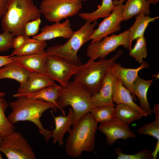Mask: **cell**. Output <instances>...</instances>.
<instances>
[{"label":"cell","instance_id":"6da1fadb","mask_svg":"<svg viewBox=\"0 0 159 159\" xmlns=\"http://www.w3.org/2000/svg\"><path fill=\"white\" fill-rule=\"evenodd\" d=\"M8 105L12 109L7 117L10 122L14 125L19 121H30L37 126L40 133L47 143L51 138L52 130L44 128L40 120L42 114L48 109L56 110L58 107L55 105L40 99H32L19 97Z\"/></svg>","mask_w":159,"mask_h":159},{"label":"cell","instance_id":"7a4b0ae2","mask_svg":"<svg viewBox=\"0 0 159 159\" xmlns=\"http://www.w3.org/2000/svg\"><path fill=\"white\" fill-rule=\"evenodd\" d=\"M98 123L90 112L78 120L69 132L66 140L65 149L67 155L76 158L83 152H90L94 150Z\"/></svg>","mask_w":159,"mask_h":159},{"label":"cell","instance_id":"3957f363","mask_svg":"<svg viewBox=\"0 0 159 159\" xmlns=\"http://www.w3.org/2000/svg\"><path fill=\"white\" fill-rule=\"evenodd\" d=\"M41 14L33 0H8L7 11L2 17V30L14 37L24 34L26 24L40 18Z\"/></svg>","mask_w":159,"mask_h":159},{"label":"cell","instance_id":"277c9868","mask_svg":"<svg viewBox=\"0 0 159 159\" xmlns=\"http://www.w3.org/2000/svg\"><path fill=\"white\" fill-rule=\"evenodd\" d=\"M92 95L82 85L74 81H69L66 85L61 86L59 90V108L63 115L65 116L63 109L67 106L71 107L75 116L74 126L81 117L90 112L92 108Z\"/></svg>","mask_w":159,"mask_h":159},{"label":"cell","instance_id":"5b68a950","mask_svg":"<svg viewBox=\"0 0 159 159\" xmlns=\"http://www.w3.org/2000/svg\"><path fill=\"white\" fill-rule=\"evenodd\" d=\"M122 53V51L119 50L112 58L100 59L97 62L90 58L86 63L79 66L73 81L83 85L92 95L95 94L109 67Z\"/></svg>","mask_w":159,"mask_h":159},{"label":"cell","instance_id":"8992f818","mask_svg":"<svg viewBox=\"0 0 159 159\" xmlns=\"http://www.w3.org/2000/svg\"><path fill=\"white\" fill-rule=\"evenodd\" d=\"M97 20L93 23L86 21L78 30L74 31L68 40L63 44H56L48 48L46 51L48 55L61 57L78 65L82 64L77 53L81 47L90 40V37L97 24Z\"/></svg>","mask_w":159,"mask_h":159},{"label":"cell","instance_id":"52a82bcc","mask_svg":"<svg viewBox=\"0 0 159 159\" xmlns=\"http://www.w3.org/2000/svg\"><path fill=\"white\" fill-rule=\"evenodd\" d=\"M82 7L81 0H44L39 9L47 20L55 22L77 14Z\"/></svg>","mask_w":159,"mask_h":159},{"label":"cell","instance_id":"ba28073f","mask_svg":"<svg viewBox=\"0 0 159 159\" xmlns=\"http://www.w3.org/2000/svg\"><path fill=\"white\" fill-rule=\"evenodd\" d=\"M120 46L129 50L131 49L128 30L117 35L106 36L99 42H91L87 47L86 54L94 60L98 58L104 59Z\"/></svg>","mask_w":159,"mask_h":159},{"label":"cell","instance_id":"9c48e42d","mask_svg":"<svg viewBox=\"0 0 159 159\" xmlns=\"http://www.w3.org/2000/svg\"><path fill=\"white\" fill-rule=\"evenodd\" d=\"M0 150L8 159H35V153L27 140L14 131L4 137L0 143Z\"/></svg>","mask_w":159,"mask_h":159},{"label":"cell","instance_id":"30bf717a","mask_svg":"<svg viewBox=\"0 0 159 159\" xmlns=\"http://www.w3.org/2000/svg\"><path fill=\"white\" fill-rule=\"evenodd\" d=\"M79 66L61 57L48 55L47 75L59 82L61 86H64L68 83L71 77L75 74Z\"/></svg>","mask_w":159,"mask_h":159},{"label":"cell","instance_id":"8fae6325","mask_svg":"<svg viewBox=\"0 0 159 159\" xmlns=\"http://www.w3.org/2000/svg\"><path fill=\"white\" fill-rule=\"evenodd\" d=\"M114 5L115 6L110 15L105 18L97 28L94 30L90 37L92 42L100 41L105 37L120 30L125 5L122 4Z\"/></svg>","mask_w":159,"mask_h":159},{"label":"cell","instance_id":"7c38bea8","mask_svg":"<svg viewBox=\"0 0 159 159\" xmlns=\"http://www.w3.org/2000/svg\"><path fill=\"white\" fill-rule=\"evenodd\" d=\"M98 129L105 135L106 143L110 146L117 140H126L135 137L129 125L115 117L110 121L100 123Z\"/></svg>","mask_w":159,"mask_h":159},{"label":"cell","instance_id":"4fadbf2b","mask_svg":"<svg viewBox=\"0 0 159 159\" xmlns=\"http://www.w3.org/2000/svg\"><path fill=\"white\" fill-rule=\"evenodd\" d=\"M117 78L111 65L98 91L92 95V108L106 105H115L113 100V93L115 82Z\"/></svg>","mask_w":159,"mask_h":159},{"label":"cell","instance_id":"5bb4252c","mask_svg":"<svg viewBox=\"0 0 159 159\" xmlns=\"http://www.w3.org/2000/svg\"><path fill=\"white\" fill-rule=\"evenodd\" d=\"M56 85L54 81L46 74L30 73L27 80L20 85L17 93L13 96L18 98L23 95L35 92L47 87Z\"/></svg>","mask_w":159,"mask_h":159},{"label":"cell","instance_id":"9a60e30c","mask_svg":"<svg viewBox=\"0 0 159 159\" xmlns=\"http://www.w3.org/2000/svg\"><path fill=\"white\" fill-rule=\"evenodd\" d=\"M48 55L44 51L33 54L12 56L13 61L30 73L47 74Z\"/></svg>","mask_w":159,"mask_h":159},{"label":"cell","instance_id":"2e32d148","mask_svg":"<svg viewBox=\"0 0 159 159\" xmlns=\"http://www.w3.org/2000/svg\"><path fill=\"white\" fill-rule=\"evenodd\" d=\"M73 32L70 21L67 19L62 23L57 22L51 25L45 26L41 29V32L33 36L32 38L43 41L58 37L69 39Z\"/></svg>","mask_w":159,"mask_h":159},{"label":"cell","instance_id":"e0dca14e","mask_svg":"<svg viewBox=\"0 0 159 159\" xmlns=\"http://www.w3.org/2000/svg\"><path fill=\"white\" fill-rule=\"evenodd\" d=\"M149 63L144 61L140 66L136 68H129L121 66L119 63L113 62L111 67L114 70L117 77L122 82L123 85L131 92L135 101L137 100L133 91L134 83L138 76L140 71L149 67Z\"/></svg>","mask_w":159,"mask_h":159},{"label":"cell","instance_id":"ac0fdd59","mask_svg":"<svg viewBox=\"0 0 159 159\" xmlns=\"http://www.w3.org/2000/svg\"><path fill=\"white\" fill-rule=\"evenodd\" d=\"M54 118L55 127L52 132V142L55 144L57 142L61 146L64 144L63 138L65 134L71 130V126L74 125L75 116L73 111L71 108L69 109L67 116H58L55 117L52 114Z\"/></svg>","mask_w":159,"mask_h":159},{"label":"cell","instance_id":"d6986e66","mask_svg":"<svg viewBox=\"0 0 159 159\" xmlns=\"http://www.w3.org/2000/svg\"><path fill=\"white\" fill-rule=\"evenodd\" d=\"M130 91L123 85L122 81L117 78L115 81L113 93V100L117 104L128 105L138 111L143 116L147 117V113L135 102Z\"/></svg>","mask_w":159,"mask_h":159},{"label":"cell","instance_id":"ffe728a7","mask_svg":"<svg viewBox=\"0 0 159 159\" xmlns=\"http://www.w3.org/2000/svg\"><path fill=\"white\" fill-rule=\"evenodd\" d=\"M153 81V79L145 80L138 76L133 86L134 94L139 100L140 106L149 115H152V110L148 102L147 92Z\"/></svg>","mask_w":159,"mask_h":159},{"label":"cell","instance_id":"44dd1931","mask_svg":"<svg viewBox=\"0 0 159 159\" xmlns=\"http://www.w3.org/2000/svg\"><path fill=\"white\" fill-rule=\"evenodd\" d=\"M30 72L13 61L0 68V80L9 78L16 80L20 84L24 83Z\"/></svg>","mask_w":159,"mask_h":159},{"label":"cell","instance_id":"7402d4cb","mask_svg":"<svg viewBox=\"0 0 159 159\" xmlns=\"http://www.w3.org/2000/svg\"><path fill=\"white\" fill-rule=\"evenodd\" d=\"M159 18V16L150 17L149 15H146L143 13L135 16L134 23L128 30L129 32L130 44L131 49L133 41L144 35L145 32L149 24Z\"/></svg>","mask_w":159,"mask_h":159},{"label":"cell","instance_id":"603a6c76","mask_svg":"<svg viewBox=\"0 0 159 159\" xmlns=\"http://www.w3.org/2000/svg\"><path fill=\"white\" fill-rule=\"evenodd\" d=\"M125 5L123 21L141 13L149 15L150 4L147 0H127Z\"/></svg>","mask_w":159,"mask_h":159},{"label":"cell","instance_id":"cb8c5ba5","mask_svg":"<svg viewBox=\"0 0 159 159\" xmlns=\"http://www.w3.org/2000/svg\"><path fill=\"white\" fill-rule=\"evenodd\" d=\"M47 45L46 41L31 39L26 35L25 42L19 49L12 52L10 56H21L38 53L45 51Z\"/></svg>","mask_w":159,"mask_h":159},{"label":"cell","instance_id":"d4e9b609","mask_svg":"<svg viewBox=\"0 0 159 159\" xmlns=\"http://www.w3.org/2000/svg\"><path fill=\"white\" fill-rule=\"evenodd\" d=\"M60 87L61 86L57 85L49 86L35 92L23 95L19 97H23L32 99L43 100L55 105L59 108L57 101L59 95V90Z\"/></svg>","mask_w":159,"mask_h":159},{"label":"cell","instance_id":"484cf974","mask_svg":"<svg viewBox=\"0 0 159 159\" xmlns=\"http://www.w3.org/2000/svg\"><path fill=\"white\" fill-rule=\"evenodd\" d=\"M113 0H102L100 5L97 6V9L91 13H81L78 14L80 17L91 22L97 19L105 18L110 15L114 9L115 5L113 2Z\"/></svg>","mask_w":159,"mask_h":159},{"label":"cell","instance_id":"4316f807","mask_svg":"<svg viewBox=\"0 0 159 159\" xmlns=\"http://www.w3.org/2000/svg\"><path fill=\"white\" fill-rule=\"evenodd\" d=\"M143 116L133 108L122 104H117L115 107V117L129 125Z\"/></svg>","mask_w":159,"mask_h":159},{"label":"cell","instance_id":"83f0119b","mask_svg":"<svg viewBox=\"0 0 159 159\" xmlns=\"http://www.w3.org/2000/svg\"><path fill=\"white\" fill-rule=\"evenodd\" d=\"M114 106L106 105L92 108L90 112L98 123L107 122L115 118Z\"/></svg>","mask_w":159,"mask_h":159},{"label":"cell","instance_id":"f1b7e54d","mask_svg":"<svg viewBox=\"0 0 159 159\" xmlns=\"http://www.w3.org/2000/svg\"><path fill=\"white\" fill-rule=\"evenodd\" d=\"M152 112L155 114V120L152 122L144 125L139 128L138 133L151 136L159 141V105H154Z\"/></svg>","mask_w":159,"mask_h":159},{"label":"cell","instance_id":"f546056e","mask_svg":"<svg viewBox=\"0 0 159 159\" xmlns=\"http://www.w3.org/2000/svg\"><path fill=\"white\" fill-rule=\"evenodd\" d=\"M8 104L4 98L0 97V134L3 137L15 131L16 127L11 124L6 117L5 111Z\"/></svg>","mask_w":159,"mask_h":159},{"label":"cell","instance_id":"4dcf8cb0","mask_svg":"<svg viewBox=\"0 0 159 159\" xmlns=\"http://www.w3.org/2000/svg\"><path fill=\"white\" fill-rule=\"evenodd\" d=\"M133 48L129 50V55L134 57L139 63L141 64L144 61L148 54L147 43L144 35L138 38Z\"/></svg>","mask_w":159,"mask_h":159},{"label":"cell","instance_id":"1f68e13d","mask_svg":"<svg viewBox=\"0 0 159 159\" xmlns=\"http://www.w3.org/2000/svg\"><path fill=\"white\" fill-rule=\"evenodd\" d=\"M115 151L117 155V159H153L152 152L146 149L142 150L134 154L124 153L122 150L119 148L116 149Z\"/></svg>","mask_w":159,"mask_h":159},{"label":"cell","instance_id":"d6a6232c","mask_svg":"<svg viewBox=\"0 0 159 159\" xmlns=\"http://www.w3.org/2000/svg\"><path fill=\"white\" fill-rule=\"evenodd\" d=\"M13 37L12 34L8 32L0 34V52L7 51L12 48Z\"/></svg>","mask_w":159,"mask_h":159},{"label":"cell","instance_id":"836d02e7","mask_svg":"<svg viewBox=\"0 0 159 159\" xmlns=\"http://www.w3.org/2000/svg\"><path fill=\"white\" fill-rule=\"evenodd\" d=\"M41 22L40 18L28 22L24 27V34L28 37L36 34L39 30Z\"/></svg>","mask_w":159,"mask_h":159},{"label":"cell","instance_id":"e575fe53","mask_svg":"<svg viewBox=\"0 0 159 159\" xmlns=\"http://www.w3.org/2000/svg\"><path fill=\"white\" fill-rule=\"evenodd\" d=\"M26 38L25 34H21L15 36L13 39L12 48L15 50L17 49L24 43Z\"/></svg>","mask_w":159,"mask_h":159},{"label":"cell","instance_id":"d590c367","mask_svg":"<svg viewBox=\"0 0 159 159\" xmlns=\"http://www.w3.org/2000/svg\"><path fill=\"white\" fill-rule=\"evenodd\" d=\"M13 61L12 57L8 56H0V67Z\"/></svg>","mask_w":159,"mask_h":159},{"label":"cell","instance_id":"8d00e7d4","mask_svg":"<svg viewBox=\"0 0 159 159\" xmlns=\"http://www.w3.org/2000/svg\"><path fill=\"white\" fill-rule=\"evenodd\" d=\"M8 2V0H0V19L7 11Z\"/></svg>","mask_w":159,"mask_h":159},{"label":"cell","instance_id":"74e56055","mask_svg":"<svg viewBox=\"0 0 159 159\" xmlns=\"http://www.w3.org/2000/svg\"><path fill=\"white\" fill-rule=\"evenodd\" d=\"M159 151V141H157L155 145V149L153 152H152V156L153 159H155L156 158Z\"/></svg>","mask_w":159,"mask_h":159},{"label":"cell","instance_id":"f35d334b","mask_svg":"<svg viewBox=\"0 0 159 159\" xmlns=\"http://www.w3.org/2000/svg\"><path fill=\"white\" fill-rule=\"evenodd\" d=\"M125 0H114L113 1V4L114 5L116 4H122L124 2Z\"/></svg>","mask_w":159,"mask_h":159},{"label":"cell","instance_id":"ab89813d","mask_svg":"<svg viewBox=\"0 0 159 159\" xmlns=\"http://www.w3.org/2000/svg\"><path fill=\"white\" fill-rule=\"evenodd\" d=\"M147 1L150 4H156L159 2V0H147Z\"/></svg>","mask_w":159,"mask_h":159},{"label":"cell","instance_id":"60d3db41","mask_svg":"<svg viewBox=\"0 0 159 159\" xmlns=\"http://www.w3.org/2000/svg\"><path fill=\"white\" fill-rule=\"evenodd\" d=\"M153 77H155V79H158L159 78V72L156 74H153L152 75Z\"/></svg>","mask_w":159,"mask_h":159},{"label":"cell","instance_id":"b9f144b4","mask_svg":"<svg viewBox=\"0 0 159 159\" xmlns=\"http://www.w3.org/2000/svg\"><path fill=\"white\" fill-rule=\"evenodd\" d=\"M5 95V93L4 92H0V97H3Z\"/></svg>","mask_w":159,"mask_h":159},{"label":"cell","instance_id":"7bdbcfd3","mask_svg":"<svg viewBox=\"0 0 159 159\" xmlns=\"http://www.w3.org/2000/svg\"><path fill=\"white\" fill-rule=\"evenodd\" d=\"M4 137H3L0 134V143H1V141L2 140Z\"/></svg>","mask_w":159,"mask_h":159},{"label":"cell","instance_id":"ee69618b","mask_svg":"<svg viewBox=\"0 0 159 159\" xmlns=\"http://www.w3.org/2000/svg\"><path fill=\"white\" fill-rule=\"evenodd\" d=\"M1 151L0 150V159H2L3 158L2 155V154L1 153Z\"/></svg>","mask_w":159,"mask_h":159},{"label":"cell","instance_id":"f6af8a7d","mask_svg":"<svg viewBox=\"0 0 159 159\" xmlns=\"http://www.w3.org/2000/svg\"><path fill=\"white\" fill-rule=\"evenodd\" d=\"M81 0L82 1H86L87 0Z\"/></svg>","mask_w":159,"mask_h":159},{"label":"cell","instance_id":"bcb514c9","mask_svg":"<svg viewBox=\"0 0 159 159\" xmlns=\"http://www.w3.org/2000/svg\"><path fill=\"white\" fill-rule=\"evenodd\" d=\"M42 1H43V0H42Z\"/></svg>","mask_w":159,"mask_h":159},{"label":"cell","instance_id":"7dc6e473","mask_svg":"<svg viewBox=\"0 0 159 159\" xmlns=\"http://www.w3.org/2000/svg\"></svg>","mask_w":159,"mask_h":159}]
</instances>
